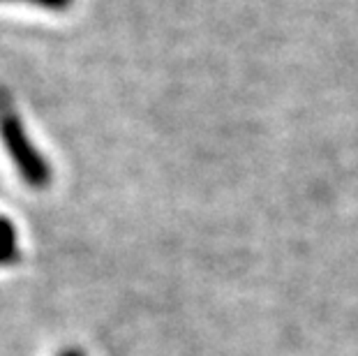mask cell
Listing matches in <instances>:
<instances>
[{
  "instance_id": "6da1fadb",
  "label": "cell",
  "mask_w": 358,
  "mask_h": 356,
  "mask_svg": "<svg viewBox=\"0 0 358 356\" xmlns=\"http://www.w3.org/2000/svg\"><path fill=\"white\" fill-rule=\"evenodd\" d=\"M0 141H3L7 155H10L12 164L17 166L19 176L24 178L26 185L44 190L51 183V164L40 153V148L30 141L17 102H14V95L5 83H0Z\"/></svg>"
},
{
  "instance_id": "7a4b0ae2",
  "label": "cell",
  "mask_w": 358,
  "mask_h": 356,
  "mask_svg": "<svg viewBox=\"0 0 358 356\" xmlns=\"http://www.w3.org/2000/svg\"><path fill=\"white\" fill-rule=\"evenodd\" d=\"M19 234L17 225L7 215H0V266H12L19 262Z\"/></svg>"
},
{
  "instance_id": "3957f363",
  "label": "cell",
  "mask_w": 358,
  "mask_h": 356,
  "mask_svg": "<svg viewBox=\"0 0 358 356\" xmlns=\"http://www.w3.org/2000/svg\"><path fill=\"white\" fill-rule=\"evenodd\" d=\"M0 3H28L49 12H67L74 5V0H0Z\"/></svg>"
},
{
  "instance_id": "277c9868",
  "label": "cell",
  "mask_w": 358,
  "mask_h": 356,
  "mask_svg": "<svg viewBox=\"0 0 358 356\" xmlns=\"http://www.w3.org/2000/svg\"><path fill=\"white\" fill-rule=\"evenodd\" d=\"M60 356H83V352H79V350H65V352H60Z\"/></svg>"
}]
</instances>
